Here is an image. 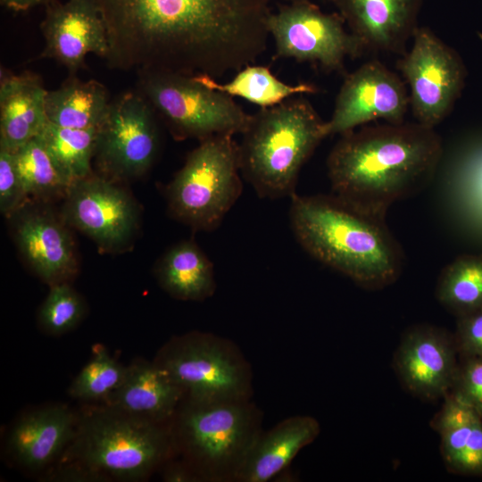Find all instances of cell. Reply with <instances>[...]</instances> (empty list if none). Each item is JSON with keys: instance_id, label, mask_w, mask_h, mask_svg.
Listing matches in <instances>:
<instances>
[{"instance_id": "cell-1", "label": "cell", "mask_w": 482, "mask_h": 482, "mask_svg": "<svg viewBox=\"0 0 482 482\" xmlns=\"http://www.w3.org/2000/svg\"><path fill=\"white\" fill-rule=\"evenodd\" d=\"M110 68L219 79L266 50L270 0H91Z\"/></svg>"}, {"instance_id": "cell-2", "label": "cell", "mask_w": 482, "mask_h": 482, "mask_svg": "<svg viewBox=\"0 0 482 482\" xmlns=\"http://www.w3.org/2000/svg\"><path fill=\"white\" fill-rule=\"evenodd\" d=\"M442 151L435 129L417 121L363 125L340 135L328 154L331 194L386 214L433 175Z\"/></svg>"}, {"instance_id": "cell-3", "label": "cell", "mask_w": 482, "mask_h": 482, "mask_svg": "<svg viewBox=\"0 0 482 482\" xmlns=\"http://www.w3.org/2000/svg\"><path fill=\"white\" fill-rule=\"evenodd\" d=\"M290 229L312 258L367 288L396 280L402 249L385 214L352 204L333 194L290 197Z\"/></svg>"}, {"instance_id": "cell-4", "label": "cell", "mask_w": 482, "mask_h": 482, "mask_svg": "<svg viewBox=\"0 0 482 482\" xmlns=\"http://www.w3.org/2000/svg\"><path fill=\"white\" fill-rule=\"evenodd\" d=\"M310 101L292 96L252 115L239 145L243 179L263 199L295 194L299 173L327 136Z\"/></svg>"}, {"instance_id": "cell-5", "label": "cell", "mask_w": 482, "mask_h": 482, "mask_svg": "<svg viewBox=\"0 0 482 482\" xmlns=\"http://www.w3.org/2000/svg\"><path fill=\"white\" fill-rule=\"evenodd\" d=\"M174 416L172 443L197 481L237 482L263 430L262 413L251 398L185 396Z\"/></svg>"}, {"instance_id": "cell-6", "label": "cell", "mask_w": 482, "mask_h": 482, "mask_svg": "<svg viewBox=\"0 0 482 482\" xmlns=\"http://www.w3.org/2000/svg\"><path fill=\"white\" fill-rule=\"evenodd\" d=\"M242 178L233 135L201 140L166 187L169 213L195 231H213L239 199Z\"/></svg>"}, {"instance_id": "cell-7", "label": "cell", "mask_w": 482, "mask_h": 482, "mask_svg": "<svg viewBox=\"0 0 482 482\" xmlns=\"http://www.w3.org/2000/svg\"><path fill=\"white\" fill-rule=\"evenodd\" d=\"M75 437V456L87 468L130 479L148 475L173 446L171 431L160 423L112 408L87 416Z\"/></svg>"}, {"instance_id": "cell-8", "label": "cell", "mask_w": 482, "mask_h": 482, "mask_svg": "<svg viewBox=\"0 0 482 482\" xmlns=\"http://www.w3.org/2000/svg\"><path fill=\"white\" fill-rule=\"evenodd\" d=\"M137 75V91L177 140L242 135L251 121L252 115L233 96L207 87L197 75L168 71Z\"/></svg>"}, {"instance_id": "cell-9", "label": "cell", "mask_w": 482, "mask_h": 482, "mask_svg": "<svg viewBox=\"0 0 482 482\" xmlns=\"http://www.w3.org/2000/svg\"><path fill=\"white\" fill-rule=\"evenodd\" d=\"M155 362L194 399L251 398L253 372L230 340L205 332L174 337Z\"/></svg>"}, {"instance_id": "cell-10", "label": "cell", "mask_w": 482, "mask_h": 482, "mask_svg": "<svg viewBox=\"0 0 482 482\" xmlns=\"http://www.w3.org/2000/svg\"><path fill=\"white\" fill-rule=\"evenodd\" d=\"M345 25L338 12L326 13L310 0L281 5L268 21L275 43L274 58H292L341 71L347 57L365 51Z\"/></svg>"}, {"instance_id": "cell-11", "label": "cell", "mask_w": 482, "mask_h": 482, "mask_svg": "<svg viewBox=\"0 0 482 482\" xmlns=\"http://www.w3.org/2000/svg\"><path fill=\"white\" fill-rule=\"evenodd\" d=\"M411 38V46L398 62V69L409 87L416 121L435 129L460 96L466 70L456 51L428 28L418 26Z\"/></svg>"}, {"instance_id": "cell-12", "label": "cell", "mask_w": 482, "mask_h": 482, "mask_svg": "<svg viewBox=\"0 0 482 482\" xmlns=\"http://www.w3.org/2000/svg\"><path fill=\"white\" fill-rule=\"evenodd\" d=\"M156 113L138 92H126L110 103L98 127L95 160L104 177L127 180L144 175L159 148Z\"/></svg>"}, {"instance_id": "cell-13", "label": "cell", "mask_w": 482, "mask_h": 482, "mask_svg": "<svg viewBox=\"0 0 482 482\" xmlns=\"http://www.w3.org/2000/svg\"><path fill=\"white\" fill-rule=\"evenodd\" d=\"M64 198L65 222L91 238L104 253H120L132 245L139 223L135 200L104 176L91 175L73 182Z\"/></svg>"}, {"instance_id": "cell-14", "label": "cell", "mask_w": 482, "mask_h": 482, "mask_svg": "<svg viewBox=\"0 0 482 482\" xmlns=\"http://www.w3.org/2000/svg\"><path fill=\"white\" fill-rule=\"evenodd\" d=\"M410 106L403 81L378 61L364 62L349 73L325 122L326 136L342 135L377 120L399 123Z\"/></svg>"}, {"instance_id": "cell-15", "label": "cell", "mask_w": 482, "mask_h": 482, "mask_svg": "<svg viewBox=\"0 0 482 482\" xmlns=\"http://www.w3.org/2000/svg\"><path fill=\"white\" fill-rule=\"evenodd\" d=\"M40 29L45 46L39 58L56 61L71 75L85 67L87 54L108 55L106 29L91 0H48Z\"/></svg>"}, {"instance_id": "cell-16", "label": "cell", "mask_w": 482, "mask_h": 482, "mask_svg": "<svg viewBox=\"0 0 482 482\" xmlns=\"http://www.w3.org/2000/svg\"><path fill=\"white\" fill-rule=\"evenodd\" d=\"M12 217L15 243L30 269L50 285L68 282L78 270V260L70 226L62 215L23 205Z\"/></svg>"}, {"instance_id": "cell-17", "label": "cell", "mask_w": 482, "mask_h": 482, "mask_svg": "<svg viewBox=\"0 0 482 482\" xmlns=\"http://www.w3.org/2000/svg\"><path fill=\"white\" fill-rule=\"evenodd\" d=\"M395 363L404 386L429 400L449 394L458 369L451 340L428 327L412 328L403 336Z\"/></svg>"}, {"instance_id": "cell-18", "label": "cell", "mask_w": 482, "mask_h": 482, "mask_svg": "<svg viewBox=\"0 0 482 482\" xmlns=\"http://www.w3.org/2000/svg\"><path fill=\"white\" fill-rule=\"evenodd\" d=\"M365 51L404 54L422 0H330Z\"/></svg>"}, {"instance_id": "cell-19", "label": "cell", "mask_w": 482, "mask_h": 482, "mask_svg": "<svg viewBox=\"0 0 482 482\" xmlns=\"http://www.w3.org/2000/svg\"><path fill=\"white\" fill-rule=\"evenodd\" d=\"M46 91L36 73L1 71L0 147L15 152L42 132L48 122Z\"/></svg>"}, {"instance_id": "cell-20", "label": "cell", "mask_w": 482, "mask_h": 482, "mask_svg": "<svg viewBox=\"0 0 482 482\" xmlns=\"http://www.w3.org/2000/svg\"><path fill=\"white\" fill-rule=\"evenodd\" d=\"M185 395L155 362H138L127 367L121 384L106 401L113 410L162 423L175 415Z\"/></svg>"}, {"instance_id": "cell-21", "label": "cell", "mask_w": 482, "mask_h": 482, "mask_svg": "<svg viewBox=\"0 0 482 482\" xmlns=\"http://www.w3.org/2000/svg\"><path fill=\"white\" fill-rule=\"evenodd\" d=\"M319 421L308 415L288 417L262 430L243 465L237 482H267L280 474L295 455L320 434Z\"/></svg>"}, {"instance_id": "cell-22", "label": "cell", "mask_w": 482, "mask_h": 482, "mask_svg": "<svg viewBox=\"0 0 482 482\" xmlns=\"http://www.w3.org/2000/svg\"><path fill=\"white\" fill-rule=\"evenodd\" d=\"M73 414L66 407L52 406L21 418L12 428L8 445L26 467L48 464L76 434Z\"/></svg>"}, {"instance_id": "cell-23", "label": "cell", "mask_w": 482, "mask_h": 482, "mask_svg": "<svg viewBox=\"0 0 482 482\" xmlns=\"http://www.w3.org/2000/svg\"><path fill=\"white\" fill-rule=\"evenodd\" d=\"M432 425L440 436L441 453L449 469L482 475V417L449 393Z\"/></svg>"}, {"instance_id": "cell-24", "label": "cell", "mask_w": 482, "mask_h": 482, "mask_svg": "<svg viewBox=\"0 0 482 482\" xmlns=\"http://www.w3.org/2000/svg\"><path fill=\"white\" fill-rule=\"evenodd\" d=\"M160 287L182 301H204L216 290L214 267L194 239L179 241L169 247L154 266Z\"/></svg>"}, {"instance_id": "cell-25", "label": "cell", "mask_w": 482, "mask_h": 482, "mask_svg": "<svg viewBox=\"0 0 482 482\" xmlns=\"http://www.w3.org/2000/svg\"><path fill=\"white\" fill-rule=\"evenodd\" d=\"M105 87L71 75L58 88L47 90L46 112L48 122L71 129L98 128L110 104Z\"/></svg>"}, {"instance_id": "cell-26", "label": "cell", "mask_w": 482, "mask_h": 482, "mask_svg": "<svg viewBox=\"0 0 482 482\" xmlns=\"http://www.w3.org/2000/svg\"><path fill=\"white\" fill-rule=\"evenodd\" d=\"M197 78L211 88L241 97L261 108L277 105L294 96L318 91L315 86L308 83L287 84L263 65H246L226 83L218 82L216 79L204 74L197 75Z\"/></svg>"}, {"instance_id": "cell-27", "label": "cell", "mask_w": 482, "mask_h": 482, "mask_svg": "<svg viewBox=\"0 0 482 482\" xmlns=\"http://www.w3.org/2000/svg\"><path fill=\"white\" fill-rule=\"evenodd\" d=\"M436 297L458 317L482 310V253L463 254L447 264L437 281Z\"/></svg>"}, {"instance_id": "cell-28", "label": "cell", "mask_w": 482, "mask_h": 482, "mask_svg": "<svg viewBox=\"0 0 482 482\" xmlns=\"http://www.w3.org/2000/svg\"><path fill=\"white\" fill-rule=\"evenodd\" d=\"M98 128L71 129L47 122L37 136L71 183L91 175Z\"/></svg>"}, {"instance_id": "cell-29", "label": "cell", "mask_w": 482, "mask_h": 482, "mask_svg": "<svg viewBox=\"0 0 482 482\" xmlns=\"http://www.w3.org/2000/svg\"><path fill=\"white\" fill-rule=\"evenodd\" d=\"M14 154L27 198L46 200L65 196L72 183L37 137L23 145Z\"/></svg>"}, {"instance_id": "cell-30", "label": "cell", "mask_w": 482, "mask_h": 482, "mask_svg": "<svg viewBox=\"0 0 482 482\" xmlns=\"http://www.w3.org/2000/svg\"><path fill=\"white\" fill-rule=\"evenodd\" d=\"M126 369L104 348L96 349L90 361L73 379L69 394L84 401L107 400L121 384Z\"/></svg>"}, {"instance_id": "cell-31", "label": "cell", "mask_w": 482, "mask_h": 482, "mask_svg": "<svg viewBox=\"0 0 482 482\" xmlns=\"http://www.w3.org/2000/svg\"><path fill=\"white\" fill-rule=\"evenodd\" d=\"M84 308L81 297L68 282L54 284L39 309L38 321L46 331L62 334L78 324Z\"/></svg>"}, {"instance_id": "cell-32", "label": "cell", "mask_w": 482, "mask_h": 482, "mask_svg": "<svg viewBox=\"0 0 482 482\" xmlns=\"http://www.w3.org/2000/svg\"><path fill=\"white\" fill-rule=\"evenodd\" d=\"M26 200L15 154L0 147V211L4 216L12 217L25 205Z\"/></svg>"}, {"instance_id": "cell-33", "label": "cell", "mask_w": 482, "mask_h": 482, "mask_svg": "<svg viewBox=\"0 0 482 482\" xmlns=\"http://www.w3.org/2000/svg\"><path fill=\"white\" fill-rule=\"evenodd\" d=\"M451 391L482 417V358H468L457 369Z\"/></svg>"}, {"instance_id": "cell-34", "label": "cell", "mask_w": 482, "mask_h": 482, "mask_svg": "<svg viewBox=\"0 0 482 482\" xmlns=\"http://www.w3.org/2000/svg\"><path fill=\"white\" fill-rule=\"evenodd\" d=\"M456 341L468 358H482V310L458 317Z\"/></svg>"}, {"instance_id": "cell-35", "label": "cell", "mask_w": 482, "mask_h": 482, "mask_svg": "<svg viewBox=\"0 0 482 482\" xmlns=\"http://www.w3.org/2000/svg\"><path fill=\"white\" fill-rule=\"evenodd\" d=\"M163 478L169 482L197 481L193 471L183 461L168 466L164 470Z\"/></svg>"}, {"instance_id": "cell-36", "label": "cell", "mask_w": 482, "mask_h": 482, "mask_svg": "<svg viewBox=\"0 0 482 482\" xmlns=\"http://www.w3.org/2000/svg\"><path fill=\"white\" fill-rule=\"evenodd\" d=\"M48 0H1V3L9 9L16 12L27 11L38 4Z\"/></svg>"}, {"instance_id": "cell-37", "label": "cell", "mask_w": 482, "mask_h": 482, "mask_svg": "<svg viewBox=\"0 0 482 482\" xmlns=\"http://www.w3.org/2000/svg\"><path fill=\"white\" fill-rule=\"evenodd\" d=\"M287 1L293 3V2L303 1V0H287Z\"/></svg>"}]
</instances>
